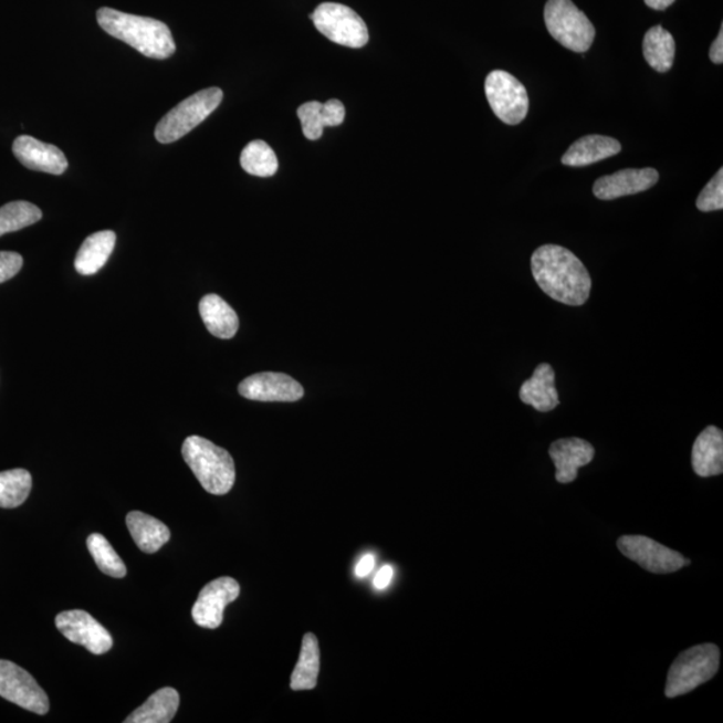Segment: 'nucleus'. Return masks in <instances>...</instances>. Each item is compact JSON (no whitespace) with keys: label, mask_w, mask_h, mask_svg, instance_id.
<instances>
[{"label":"nucleus","mask_w":723,"mask_h":723,"mask_svg":"<svg viewBox=\"0 0 723 723\" xmlns=\"http://www.w3.org/2000/svg\"><path fill=\"white\" fill-rule=\"evenodd\" d=\"M532 275L551 300L583 306L591 294L593 281L585 264L564 247L545 244L531 259Z\"/></svg>","instance_id":"nucleus-1"},{"label":"nucleus","mask_w":723,"mask_h":723,"mask_svg":"<svg viewBox=\"0 0 723 723\" xmlns=\"http://www.w3.org/2000/svg\"><path fill=\"white\" fill-rule=\"evenodd\" d=\"M97 21L107 34L128 43L148 59L167 60L176 52L172 33L157 19L103 8L97 11Z\"/></svg>","instance_id":"nucleus-2"},{"label":"nucleus","mask_w":723,"mask_h":723,"mask_svg":"<svg viewBox=\"0 0 723 723\" xmlns=\"http://www.w3.org/2000/svg\"><path fill=\"white\" fill-rule=\"evenodd\" d=\"M182 457L196 479L208 493L223 496L237 480L232 455L226 449L199 436H190L182 443Z\"/></svg>","instance_id":"nucleus-3"},{"label":"nucleus","mask_w":723,"mask_h":723,"mask_svg":"<svg viewBox=\"0 0 723 723\" xmlns=\"http://www.w3.org/2000/svg\"><path fill=\"white\" fill-rule=\"evenodd\" d=\"M720 649L713 643L691 647L671 664L666 682L668 698L689 694L701 684L713 680L720 670Z\"/></svg>","instance_id":"nucleus-4"},{"label":"nucleus","mask_w":723,"mask_h":723,"mask_svg":"<svg viewBox=\"0 0 723 723\" xmlns=\"http://www.w3.org/2000/svg\"><path fill=\"white\" fill-rule=\"evenodd\" d=\"M223 101V92L219 87H209L205 91L190 95L182 103L165 114L157 124L155 136L158 143L172 144L188 135L202 120L207 119L218 109Z\"/></svg>","instance_id":"nucleus-5"},{"label":"nucleus","mask_w":723,"mask_h":723,"mask_svg":"<svg viewBox=\"0 0 723 723\" xmlns=\"http://www.w3.org/2000/svg\"><path fill=\"white\" fill-rule=\"evenodd\" d=\"M544 21L552 38L570 52L586 53L593 46L594 24L570 0H548Z\"/></svg>","instance_id":"nucleus-6"},{"label":"nucleus","mask_w":723,"mask_h":723,"mask_svg":"<svg viewBox=\"0 0 723 723\" xmlns=\"http://www.w3.org/2000/svg\"><path fill=\"white\" fill-rule=\"evenodd\" d=\"M311 21L327 40L340 46L360 49L369 42V30L357 12L339 3H322Z\"/></svg>","instance_id":"nucleus-7"},{"label":"nucleus","mask_w":723,"mask_h":723,"mask_svg":"<svg viewBox=\"0 0 723 723\" xmlns=\"http://www.w3.org/2000/svg\"><path fill=\"white\" fill-rule=\"evenodd\" d=\"M485 94L492 111L506 125L522 124L528 114L525 86L504 70H493L485 81Z\"/></svg>","instance_id":"nucleus-8"},{"label":"nucleus","mask_w":723,"mask_h":723,"mask_svg":"<svg viewBox=\"0 0 723 723\" xmlns=\"http://www.w3.org/2000/svg\"><path fill=\"white\" fill-rule=\"evenodd\" d=\"M618 548L630 560L638 563L640 567L652 574L677 573L690 564V560L680 552L664 547L663 544L646 536H621L618 541Z\"/></svg>","instance_id":"nucleus-9"},{"label":"nucleus","mask_w":723,"mask_h":723,"mask_svg":"<svg viewBox=\"0 0 723 723\" xmlns=\"http://www.w3.org/2000/svg\"><path fill=\"white\" fill-rule=\"evenodd\" d=\"M0 696L35 714H48L49 696L27 670L0 659Z\"/></svg>","instance_id":"nucleus-10"},{"label":"nucleus","mask_w":723,"mask_h":723,"mask_svg":"<svg viewBox=\"0 0 723 723\" xmlns=\"http://www.w3.org/2000/svg\"><path fill=\"white\" fill-rule=\"evenodd\" d=\"M55 626L70 642L86 647L94 656L105 654L113 647L111 632L86 611H63Z\"/></svg>","instance_id":"nucleus-11"},{"label":"nucleus","mask_w":723,"mask_h":723,"mask_svg":"<svg viewBox=\"0 0 723 723\" xmlns=\"http://www.w3.org/2000/svg\"><path fill=\"white\" fill-rule=\"evenodd\" d=\"M240 595L239 583L232 577H219L201 589L192 608L195 624L214 630L223 624L224 610Z\"/></svg>","instance_id":"nucleus-12"},{"label":"nucleus","mask_w":723,"mask_h":723,"mask_svg":"<svg viewBox=\"0 0 723 723\" xmlns=\"http://www.w3.org/2000/svg\"><path fill=\"white\" fill-rule=\"evenodd\" d=\"M247 399L262 402H296L304 396L302 385L282 373H259L239 385Z\"/></svg>","instance_id":"nucleus-13"},{"label":"nucleus","mask_w":723,"mask_h":723,"mask_svg":"<svg viewBox=\"0 0 723 723\" xmlns=\"http://www.w3.org/2000/svg\"><path fill=\"white\" fill-rule=\"evenodd\" d=\"M658 180L659 174L654 168L624 169L611 176L600 177L594 184V195L605 201L625 198L649 190Z\"/></svg>","instance_id":"nucleus-14"},{"label":"nucleus","mask_w":723,"mask_h":723,"mask_svg":"<svg viewBox=\"0 0 723 723\" xmlns=\"http://www.w3.org/2000/svg\"><path fill=\"white\" fill-rule=\"evenodd\" d=\"M12 151L24 167L38 172L60 176L67 169L66 157L60 148L30 136L18 137Z\"/></svg>","instance_id":"nucleus-15"},{"label":"nucleus","mask_w":723,"mask_h":723,"mask_svg":"<svg viewBox=\"0 0 723 723\" xmlns=\"http://www.w3.org/2000/svg\"><path fill=\"white\" fill-rule=\"evenodd\" d=\"M549 457L556 467V480L569 484L577 478L579 468L594 460L595 449L581 439H562L551 443Z\"/></svg>","instance_id":"nucleus-16"},{"label":"nucleus","mask_w":723,"mask_h":723,"mask_svg":"<svg viewBox=\"0 0 723 723\" xmlns=\"http://www.w3.org/2000/svg\"><path fill=\"white\" fill-rule=\"evenodd\" d=\"M691 464L700 478H713L723 472V433L716 427H708L696 437L691 453Z\"/></svg>","instance_id":"nucleus-17"},{"label":"nucleus","mask_w":723,"mask_h":723,"mask_svg":"<svg viewBox=\"0 0 723 723\" xmlns=\"http://www.w3.org/2000/svg\"><path fill=\"white\" fill-rule=\"evenodd\" d=\"M297 117L301 119L304 137L315 142L322 137L323 129L327 126L344 124L346 109L338 99H329L326 104L311 101L297 109Z\"/></svg>","instance_id":"nucleus-18"},{"label":"nucleus","mask_w":723,"mask_h":723,"mask_svg":"<svg viewBox=\"0 0 723 723\" xmlns=\"http://www.w3.org/2000/svg\"><path fill=\"white\" fill-rule=\"evenodd\" d=\"M525 405L534 406L537 411L548 413L559 406V395L555 386V370L548 364L538 365L528 380L518 392Z\"/></svg>","instance_id":"nucleus-19"},{"label":"nucleus","mask_w":723,"mask_h":723,"mask_svg":"<svg viewBox=\"0 0 723 723\" xmlns=\"http://www.w3.org/2000/svg\"><path fill=\"white\" fill-rule=\"evenodd\" d=\"M620 150L621 145L618 139L599 135L586 136L570 145L566 155L562 157V163L567 167H587L617 156Z\"/></svg>","instance_id":"nucleus-20"},{"label":"nucleus","mask_w":723,"mask_h":723,"mask_svg":"<svg viewBox=\"0 0 723 723\" xmlns=\"http://www.w3.org/2000/svg\"><path fill=\"white\" fill-rule=\"evenodd\" d=\"M200 315L208 332L220 339H231L239 329V318L223 297L209 294L199 304Z\"/></svg>","instance_id":"nucleus-21"},{"label":"nucleus","mask_w":723,"mask_h":723,"mask_svg":"<svg viewBox=\"0 0 723 723\" xmlns=\"http://www.w3.org/2000/svg\"><path fill=\"white\" fill-rule=\"evenodd\" d=\"M116 247V233L99 231L91 234L81 245L75 258V270L78 274L91 276L104 268Z\"/></svg>","instance_id":"nucleus-22"},{"label":"nucleus","mask_w":723,"mask_h":723,"mask_svg":"<svg viewBox=\"0 0 723 723\" xmlns=\"http://www.w3.org/2000/svg\"><path fill=\"white\" fill-rule=\"evenodd\" d=\"M126 525L137 544L145 554H156L169 542L170 531L160 520L145 515L143 512H130L126 516Z\"/></svg>","instance_id":"nucleus-23"},{"label":"nucleus","mask_w":723,"mask_h":723,"mask_svg":"<svg viewBox=\"0 0 723 723\" xmlns=\"http://www.w3.org/2000/svg\"><path fill=\"white\" fill-rule=\"evenodd\" d=\"M180 705V695L172 688L156 691L143 706L133 712L126 723H169Z\"/></svg>","instance_id":"nucleus-24"},{"label":"nucleus","mask_w":723,"mask_h":723,"mask_svg":"<svg viewBox=\"0 0 723 723\" xmlns=\"http://www.w3.org/2000/svg\"><path fill=\"white\" fill-rule=\"evenodd\" d=\"M321 671V650L318 639L307 632L303 638L301 657L291 675V689L294 691L313 690L318 682Z\"/></svg>","instance_id":"nucleus-25"},{"label":"nucleus","mask_w":723,"mask_h":723,"mask_svg":"<svg viewBox=\"0 0 723 723\" xmlns=\"http://www.w3.org/2000/svg\"><path fill=\"white\" fill-rule=\"evenodd\" d=\"M643 55L658 73H668L675 59V41L662 27L651 28L643 40Z\"/></svg>","instance_id":"nucleus-26"},{"label":"nucleus","mask_w":723,"mask_h":723,"mask_svg":"<svg viewBox=\"0 0 723 723\" xmlns=\"http://www.w3.org/2000/svg\"><path fill=\"white\" fill-rule=\"evenodd\" d=\"M33 478L24 469L0 472V509H17L28 500Z\"/></svg>","instance_id":"nucleus-27"},{"label":"nucleus","mask_w":723,"mask_h":723,"mask_svg":"<svg viewBox=\"0 0 723 723\" xmlns=\"http://www.w3.org/2000/svg\"><path fill=\"white\" fill-rule=\"evenodd\" d=\"M241 168L256 177H271L277 172L279 161L275 151L264 142H252L241 151Z\"/></svg>","instance_id":"nucleus-28"},{"label":"nucleus","mask_w":723,"mask_h":723,"mask_svg":"<svg viewBox=\"0 0 723 723\" xmlns=\"http://www.w3.org/2000/svg\"><path fill=\"white\" fill-rule=\"evenodd\" d=\"M42 219V211L28 201H12L0 208V237L21 231Z\"/></svg>","instance_id":"nucleus-29"},{"label":"nucleus","mask_w":723,"mask_h":723,"mask_svg":"<svg viewBox=\"0 0 723 723\" xmlns=\"http://www.w3.org/2000/svg\"><path fill=\"white\" fill-rule=\"evenodd\" d=\"M87 548L101 573L117 577V579L126 575V567L123 559H120L117 552L114 551L113 545L103 535L93 534L88 536Z\"/></svg>","instance_id":"nucleus-30"},{"label":"nucleus","mask_w":723,"mask_h":723,"mask_svg":"<svg viewBox=\"0 0 723 723\" xmlns=\"http://www.w3.org/2000/svg\"><path fill=\"white\" fill-rule=\"evenodd\" d=\"M696 208L701 212L721 211L723 208V169L719 170V174L710 180L698 196Z\"/></svg>","instance_id":"nucleus-31"},{"label":"nucleus","mask_w":723,"mask_h":723,"mask_svg":"<svg viewBox=\"0 0 723 723\" xmlns=\"http://www.w3.org/2000/svg\"><path fill=\"white\" fill-rule=\"evenodd\" d=\"M23 258L17 252H0V284L10 281L22 270Z\"/></svg>","instance_id":"nucleus-32"},{"label":"nucleus","mask_w":723,"mask_h":723,"mask_svg":"<svg viewBox=\"0 0 723 723\" xmlns=\"http://www.w3.org/2000/svg\"><path fill=\"white\" fill-rule=\"evenodd\" d=\"M392 575H395V569H392V567L385 566L380 568L376 577H374V581H373L374 587H376L377 589L388 588L391 583Z\"/></svg>","instance_id":"nucleus-33"},{"label":"nucleus","mask_w":723,"mask_h":723,"mask_svg":"<svg viewBox=\"0 0 723 723\" xmlns=\"http://www.w3.org/2000/svg\"><path fill=\"white\" fill-rule=\"evenodd\" d=\"M710 60L715 65H722L723 63V28H721L719 36L715 38L712 49H710Z\"/></svg>","instance_id":"nucleus-34"},{"label":"nucleus","mask_w":723,"mask_h":723,"mask_svg":"<svg viewBox=\"0 0 723 723\" xmlns=\"http://www.w3.org/2000/svg\"><path fill=\"white\" fill-rule=\"evenodd\" d=\"M374 566H376V557L366 555L362 557L357 568H355V575L358 577L369 576L373 573Z\"/></svg>","instance_id":"nucleus-35"},{"label":"nucleus","mask_w":723,"mask_h":723,"mask_svg":"<svg viewBox=\"0 0 723 723\" xmlns=\"http://www.w3.org/2000/svg\"><path fill=\"white\" fill-rule=\"evenodd\" d=\"M645 2L652 10L663 11L670 8V6L675 2V0H645Z\"/></svg>","instance_id":"nucleus-36"}]
</instances>
